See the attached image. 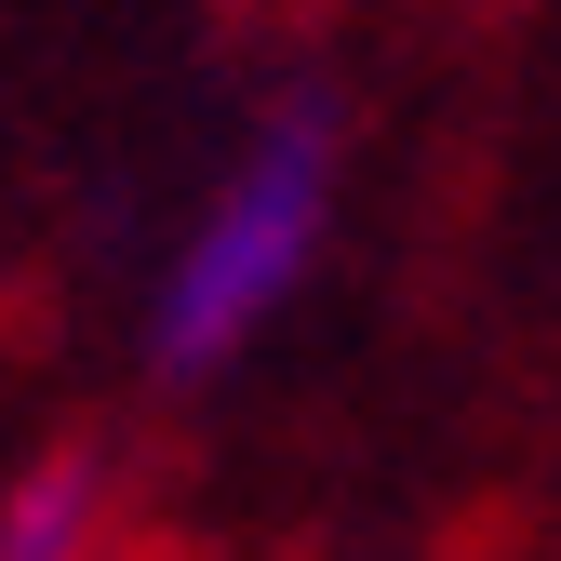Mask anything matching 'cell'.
I'll return each instance as SVG.
<instances>
[{"instance_id": "6da1fadb", "label": "cell", "mask_w": 561, "mask_h": 561, "mask_svg": "<svg viewBox=\"0 0 561 561\" xmlns=\"http://www.w3.org/2000/svg\"><path fill=\"white\" fill-rule=\"evenodd\" d=\"M334 201H347V121L321 94L267 107L228 148V174L201 187V215L174 228L161 280H148V375L215 388L228 362H254L280 334V308L308 295V267L334 241Z\"/></svg>"}, {"instance_id": "7a4b0ae2", "label": "cell", "mask_w": 561, "mask_h": 561, "mask_svg": "<svg viewBox=\"0 0 561 561\" xmlns=\"http://www.w3.org/2000/svg\"><path fill=\"white\" fill-rule=\"evenodd\" d=\"M0 561H107V455L54 442L0 481Z\"/></svg>"}]
</instances>
